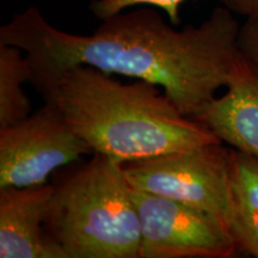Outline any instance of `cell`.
Wrapping results in <instances>:
<instances>
[{
	"instance_id": "obj_1",
	"label": "cell",
	"mask_w": 258,
	"mask_h": 258,
	"mask_svg": "<svg viewBox=\"0 0 258 258\" xmlns=\"http://www.w3.org/2000/svg\"><path fill=\"white\" fill-rule=\"evenodd\" d=\"M239 30L226 5L182 30L154 10L122 11L90 35L60 30L31 6L0 28V43L24 51L38 93L66 70L85 64L156 84L182 114L196 118L227 84L240 53Z\"/></svg>"
},
{
	"instance_id": "obj_2",
	"label": "cell",
	"mask_w": 258,
	"mask_h": 258,
	"mask_svg": "<svg viewBox=\"0 0 258 258\" xmlns=\"http://www.w3.org/2000/svg\"><path fill=\"white\" fill-rule=\"evenodd\" d=\"M40 95L53 103L92 153L124 164L222 143L179 111L164 90L146 80L122 83L91 66H74Z\"/></svg>"
},
{
	"instance_id": "obj_3",
	"label": "cell",
	"mask_w": 258,
	"mask_h": 258,
	"mask_svg": "<svg viewBox=\"0 0 258 258\" xmlns=\"http://www.w3.org/2000/svg\"><path fill=\"white\" fill-rule=\"evenodd\" d=\"M44 230L66 258L140 257V217L122 163L93 153L54 185Z\"/></svg>"
},
{
	"instance_id": "obj_4",
	"label": "cell",
	"mask_w": 258,
	"mask_h": 258,
	"mask_svg": "<svg viewBox=\"0 0 258 258\" xmlns=\"http://www.w3.org/2000/svg\"><path fill=\"white\" fill-rule=\"evenodd\" d=\"M209 144L122 164L131 186L201 209L230 224L231 148Z\"/></svg>"
},
{
	"instance_id": "obj_5",
	"label": "cell",
	"mask_w": 258,
	"mask_h": 258,
	"mask_svg": "<svg viewBox=\"0 0 258 258\" xmlns=\"http://www.w3.org/2000/svg\"><path fill=\"white\" fill-rule=\"evenodd\" d=\"M92 150L53 103L0 129V189L46 184L54 171Z\"/></svg>"
},
{
	"instance_id": "obj_6",
	"label": "cell",
	"mask_w": 258,
	"mask_h": 258,
	"mask_svg": "<svg viewBox=\"0 0 258 258\" xmlns=\"http://www.w3.org/2000/svg\"><path fill=\"white\" fill-rule=\"evenodd\" d=\"M141 222L139 258H231L239 252L224 222L201 209L132 186Z\"/></svg>"
},
{
	"instance_id": "obj_7",
	"label": "cell",
	"mask_w": 258,
	"mask_h": 258,
	"mask_svg": "<svg viewBox=\"0 0 258 258\" xmlns=\"http://www.w3.org/2000/svg\"><path fill=\"white\" fill-rule=\"evenodd\" d=\"M54 185L0 189V257L66 258L44 230Z\"/></svg>"
},
{
	"instance_id": "obj_8",
	"label": "cell",
	"mask_w": 258,
	"mask_h": 258,
	"mask_svg": "<svg viewBox=\"0 0 258 258\" xmlns=\"http://www.w3.org/2000/svg\"><path fill=\"white\" fill-rule=\"evenodd\" d=\"M226 92L217 96L195 120L222 143L258 158V66L239 53Z\"/></svg>"
},
{
	"instance_id": "obj_9",
	"label": "cell",
	"mask_w": 258,
	"mask_h": 258,
	"mask_svg": "<svg viewBox=\"0 0 258 258\" xmlns=\"http://www.w3.org/2000/svg\"><path fill=\"white\" fill-rule=\"evenodd\" d=\"M241 252L258 258V158L231 148L230 224Z\"/></svg>"
},
{
	"instance_id": "obj_10",
	"label": "cell",
	"mask_w": 258,
	"mask_h": 258,
	"mask_svg": "<svg viewBox=\"0 0 258 258\" xmlns=\"http://www.w3.org/2000/svg\"><path fill=\"white\" fill-rule=\"evenodd\" d=\"M31 69L21 48L0 43V129L30 115V101L22 89L30 83Z\"/></svg>"
},
{
	"instance_id": "obj_11",
	"label": "cell",
	"mask_w": 258,
	"mask_h": 258,
	"mask_svg": "<svg viewBox=\"0 0 258 258\" xmlns=\"http://www.w3.org/2000/svg\"><path fill=\"white\" fill-rule=\"evenodd\" d=\"M184 2L186 0H93L90 4V10L97 18L103 21L132 6L151 5L163 10L171 24L178 25L180 23L179 10Z\"/></svg>"
},
{
	"instance_id": "obj_12",
	"label": "cell",
	"mask_w": 258,
	"mask_h": 258,
	"mask_svg": "<svg viewBox=\"0 0 258 258\" xmlns=\"http://www.w3.org/2000/svg\"><path fill=\"white\" fill-rule=\"evenodd\" d=\"M238 44L240 53L258 66V12L247 16L240 25Z\"/></svg>"
},
{
	"instance_id": "obj_13",
	"label": "cell",
	"mask_w": 258,
	"mask_h": 258,
	"mask_svg": "<svg viewBox=\"0 0 258 258\" xmlns=\"http://www.w3.org/2000/svg\"><path fill=\"white\" fill-rule=\"evenodd\" d=\"M226 6L230 8L234 14L243 15L245 17L258 12V0H233Z\"/></svg>"
},
{
	"instance_id": "obj_14",
	"label": "cell",
	"mask_w": 258,
	"mask_h": 258,
	"mask_svg": "<svg viewBox=\"0 0 258 258\" xmlns=\"http://www.w3.org/2000/svg\"><path fill=\"white\" fill-rule=\"evenodd\" d=\"M219 2L222 3L224 5H227V4H230L231 2H233V0H219Z\"/></svg>"
}]
</instances>
